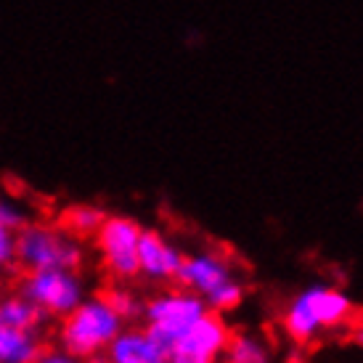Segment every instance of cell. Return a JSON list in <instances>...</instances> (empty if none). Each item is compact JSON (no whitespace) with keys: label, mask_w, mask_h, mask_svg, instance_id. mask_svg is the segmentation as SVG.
<instances>
[{"label":"cell","mask_w":363,"mask_h":363,"mask_svg":"<svg viewBox=\"0 0 363 363\" xmlns=\"http://www.w3.org/2000/svg\"><path fill=\"white\" fill-rule=\"evenodd\" d=\"M122 329L125 321L106 305L101 294H96L85 297L74 311L61 318L59 345L61 350L85 361L93 355H101Z\"/></svg>","instance_id":"7a4b0ae2"},{"label":"cell","mask_w":363,"mask_h":363,"mask_svg":"<svg viewBox=\"0 0 363 363\" xmlns=\"http://www.w3.org/2000/svg\"><path fill=\"white\" fill-rule=\"evenodd\" d=\"M82 242L64 233L56 223H27L16 231V265L32 271H80Z\"/></svg>","instance_id":"3957f363"},{"label":"cell","mask_w":363,"mask_h":363,"mask_svg":"<svg viewBox=\"0 0 363 363\" xmlns=\"http://www.w3.org/2000/svg\"><path fill=\"white\" fill-rule=\"evenodd\" d=\"M48 321V315L32 305L27 297L19 292L0 294V326L6 329H21V332H43V323Z\"/></svg>","instance_id":"8fae6325"},{"label":"cell","mask_w":363,"mask_h":363,"mask_svg":"<svg viewBox=\"0 0 363 363\" xmlns=\"http://www.w3.org/2000/svg\"><path fill=\"white\" fill-rule=\"evenodd\" d=\"M104 220H106V212L101 207H96V204H69L59 215L56 225L64 233H69L72 239L85 242V239H93L99 233Z\"/></svg>","instance_id":"4fadbf2b"},{"label":"cell","mask_w":363,"mask_h":363,"mask_svg":"<svg viewBox=\"0 0 363 363\" xmlns=\"http://www.w3.org/2000/svg\"><path fill=\"white\" fill-rule=\"evenodd\" d=\"M35 363H85V361L74 358V355H69L67 350H61V347H45Z\"/></svg>","instance_id":"2e32d148"},{"label":"cell","mask_w":363,"mask_h":363,"mask_svg":"<svg viewBox=\"0 0 363 363\" xmlns=\"http://www.w3.org/2000/svg\"><path fill=\"white\" fill-rule=\"evenodd\" d=\"M355 305L340 286L332 284H313L286 305L281 315L284 334L294 345H311L323 332L342 329L353 321Z\"/></svg>","instance_id":"6da1fadb"},{"label":"cell","mask_w":363,"mask_h":363,"mask_svg":"<svg viewBox=\"0 0 363 363\" xmlns=\"http://www.w3.org/2000/svg\"><path fill=\"white\" fill-rule=\"evenodd\" d=\"M223 363H273L271 345L252 332H233Z\"/></svg>","instance_id":"5bb4252c"},{"label":"cell","mask_w":363,"mask_h":363,"mask_svg":"<svg viewBox=\"0 0 363 363\" xmlns=\"http://www.w3.org/2000/svg\"><path fill=\"white\" fill-rule=\"evenodd\" d=\"M45 350L43 332H21L0 326V363H35Z\"/></svg>","instance_id":"7c38bea8"},{"label":"cell","mask_w":363,"mask_h":363,"mask_svg":"<svg viewBox=\"0 0 363 363\" xmlns=\"http://www.w3.org/2000/svg\"><path fill=\"white\" fill-rule=\"evenodd\" d=\"M204 313H210L207 303L199 294L189 292V289H164V292L154 294L149 300H143L141 318L146 321V332L152 334L157 342H162L170 353V345L181 337L191 323H196Z\"/></svg>","instance_id":"277c9868"},{"label":"cell","mask_w":363,"mask_h":363,"mask_svg":"<svg viewBox=\"0 0 363 363\" xmlns=\"http://www.w3.org/2000/svg\"><path fill=\"white\" fill-rule=\"evenodd\" d=\"M104 358L109 363H170L167 347L157 342L143 326L122 329L104 350Z\"/></svg>","instance_id":"30bf717a"},{"label":"cell","mask_w":363,"mask_h":363,"mask_svg":"<svg viewBox=\"0 0 363 363\" xmlns=\"http://www.w3.org/2000/svg\"><path fill=\"white\" fill-rule=\"evenodd\" d=\"M186 252H181L172 242H167L160 231L143 228L138 239V276L154 284L175 281L181 271V262Z\"/></svg>","instance_id":"9c48e42d"},{"label":"cell","mask_w":363,"mask_h":363,"mask_svg":"<svg viewBox=\"0 0 363 363\" xmlns=\"http://www.w3.org/2000/svg\"><path fill=\"white\" fill-rule=\"evenodd\" d=\"M347 326H350V340H353V342L363 350V318L353 315V321L347 323Z\"/></svg>","instance_id":"e0dca14e"},{"label":"cell","mask_w":363,"mask_h":363,"mask_svg":"<svg viewBox=\"0 0 363 363\" xmlns=\"http://www.w3.org/2000/svg\"><path fill=\"white\" fill-rule=\"evenodd\" d=\"M233 281H236V273H233L228 257L220 252L186 255L181 262V271L175 276V284L181 289L199 294L204 303L210 300L212 294H218Z\"/></svg>","instance_id":"ba28073f"},{"label":"cell","mask_w":363,"mask_h":363,"mask_svg":"<svg viewBox=\"0 0 363 363\" xmlns=\"http://www.w3.org/2000/svg\"><path fill=\"white\" fill-rule=\"evenodd\" d=\"M233 329L218 313H204L170 345V363H223Z\"/></svg>","instance_id":"52a82bcc"},{"label":"cell","mask_w":363,"mask_h":363,"mask_svg":"<svg viewBox=\"0 0 363 363\" xmlns=\"http://www.w3.org/2000/svg\"><path fill=\"white\" fill-rule=\"evenodd\" d=\"M16 292L38 305L48 318H64L85 300V281L80 271H32L21 273Z\"/></svg>","instance_id":"8992f818"},{"label":"cell","mask_w":363,"mask_h":363,"mask_svg":"<svg viewBox=\"0 0 363 363\" xmlns=\"http://www.w3.org/2000/svg\"><path fill=\"white\" fill-rule=\"evenodd\" d=\"M99 294H101L104 300H106V305H109L111 311L117 313V315H120V318L125 323H128V321H135V318H141L143 300L135 292H133L128 284L114 281V284H109L106 289H101Z\"/></svg>","instance_id":"9a60e30c"},{"label":"cell","mask_w":363,"mask_h":363,"mask_svg":"<svg viewBox=\"0 0 363 363\" xmlns=\"http://www.w3.org/2000/svg\"><path fill=\"white\" fill-rule=\"evenodd\" d=\"M143 225L125 215H106L104 225L93 236L104 271L114 281L128 284L138 279V239Z\"/></svg>","instance_id":"5b68a950"},{"label":"cell","mask_w":363,"mask_h":363,"mask_svg":"<svg viewBox=\"0 0 363 363\" xmlns=\"http://www.w3.org/2000/svg\"><path fill=\"white\" fill-rule=\"evenodd\" d=\"M289 363H300V361H289Z\"/></svg>","instance_id":"ac0fdd59"}]
</instances>
